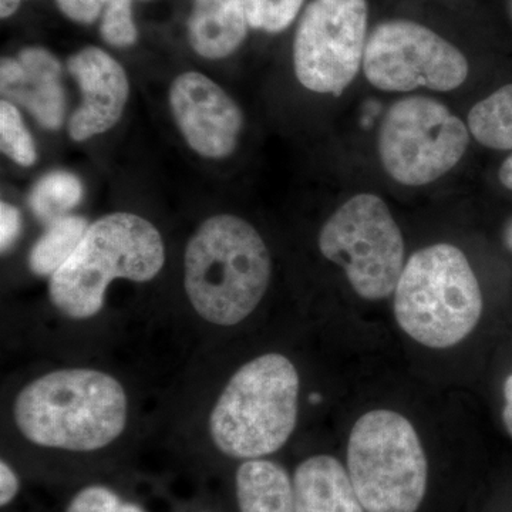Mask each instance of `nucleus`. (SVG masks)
<instances>
[{"label": "nucleus", "instance_id": "nucleus-1", "mask_svg": "<svg viewBox=\"0 0 512 512\" xmlns=\"http://www.w3.org/2000/svg\"><path fill=\"white\" fill-rule=\"evenodd\" d=\"M13 419L35 446L92 453L110 446L126 429L127 393L116 377L101 370H53L20 390Z\"/></svg>", "mask_w": 512, "mask_h": 512}, {"label": "nucleus", "instance_id": "nucleus-2", "mask_svg": "<svg viewBox=\"0 0 512 512\" xmlns=\"http://www.w3.org/2000/svg\"><path fill=\"white\" fill-rule=\"evenodd\" d=\"M271 255L264 239L237 215L208 218L184 255V288L205 322L231 328L258 308L271 282Z\"/></svg>", "mask_w": 512, "mask_h": 512}, {"label": "nucleus", "instance_id": "nucleus-3", "mask_svg": "<svg viewBox=\"0 0 512 512\" xmlns=\"http://www.w3.org/2000/svg\"><path fill=\"white\" fill-rule=\"evenodd\" d=\"M164 262L163 237L150 221L130 212L104 215L89 225L76 251L50 276L49 298L67 318L90 319L103 309L114 279L151 281Z\"/></svg>", "mask_w": 512, "mask_h": 512}, {"label": "nucleus", "instance_id": "nucleus-4", "mask_svg": "<svg viewBox=\"0 0 512 512\" xmlns=\"http://www.w3.org/2000/svg\"><path fill=\"white\" fill-rule=\"evenodd\" d=\"M299 389L298 370L281 353H266L239 367L211 412L214 446L237 460L281 450L298 421Z\"/></svg>", "mask_w": 512, "mask_h": 512}, {"label": "nucleus", "instance_id": "nucleus-5", "mask_svg": "<svg viewBox=\"0 0 512 512\" xmlns=\"http://www.w3.org/2000/svg\"><path fill=\"white\" fill-rule=\"evenodd\" d=\"M484 301L460 248L436 244L410 256L394 291V315L406 335L430 349H448L476 329Z\"/></svg>", "mask_w": 512, "mask_h": 512}, {"label": "nucleus", "instance_id": "nucleus-6", "mask_svg": "<svg viewBox=\"0 0 512 512\" xmlns=\"http://www.w3.org/2000/svg\"><path fill=\"white\" fill-rule=\"evenodd\" d=\"M348 473L366 512H416L427 490L419 434L392 410L363 414L350 431Z\"/></svg>", "mask_w": 512, "mask_h": 512}, {"label": "nucleus", "instance_id": "nucleus-7", "mask_svg": "<svg viewBox=\"0 0 512 512\" xmlns=\"http://www.w3.org/2000/svg\"><path fill=\"white\" fill-rule=\"evenodd\" d=\"M319 249L342 266L360 298L382 301L396 291L404 265V239L386 202L363 192L350 198L323 225Z\"/></svg>", "mask_w": 512, "mask_h": 512}, {"label": "nucleus", "instance_id": "nucleus-8", "mask_svg": "<svg viewBox=\"0 0 512 512\" xmlns=\"http://www.w3.org/2000/svg\"><path fill=\"white\" fill-rule=\"evenodd\" d=\"M470 130L448 107L429 97H407L387 111L379 156L399 184L420 187L453 170L466 154Z\"/></svg>", "mask_w": 512, "mask_h": 512}, {"label": "nucleus", "instance_id": "nucleus-9", "mask_svg": "<svg viewBox=\"0 0 512 512\" xmlns=\"http://www.w3.org/2000/svg\"><path fill=\"white\" fill-rule=\"evenodd\" d=\"M367 0H312L293 39V69L311 92L340 96L363 64Z\"/></svg>", "mask_w": 512, "mask_h": 512}, {"label": "nucleus", "instance_id": "nucleus-10", "mask_svg": "<svg viewBox=\"0 0 512 512\" xmlns=\"http://www.w3.org/2000/svg\"><path fill=\"white\" fill-rule=\"evenodd\" d=\"M362 66L367 82L382 92H450L470 70L453 43L412 20L379 23L367 37Z\"/></svg>", "mask_w": 512, "mask_h": 512}, {"label": "nucleus", "instance_id": "nucleus-11", "mask_svg": "<svg viewBox=\"0 0 512 512\" xmlns=\"http://www.w3.org/2000/svg\"><path fill=\"white\" fill-rule=\"evenodd\" d=\"M168 100L178 130L191 150L212 160L234 153L244 116L214 80L198 72L180 74L171 83Z\"/></svg>", "mask_w": 512, "mask_h": 512}, {"label": "nucleus", "instance_id": "nucleus-12", "mask_svg": "<svg viewBox=\"0 0 512 512\" xmlns=\"http://www.w3.org/2000/svg\"><path fill=\"white\" fill-rule=\"evenodd\" d=\"M82 93V103L69 120L74 141H86L116 126L126 109L130 83L126 70L100 47H84L67 60Z\"/></svg>", "mask_w": 512, "mask_h": 512}, {"label": "nucleus", "instance_id": "nucleus-13", "mask_svg": "<svg viewBox=\"0 0 512 512\" xmlns=\"http://www.w3.org/2000/svg\"><path fill=\"white\" fill-rule=\"evenodd\" d=\"M0 93L2 100L23 107L47 130L62 127L66 113L62 64L49 50L26 47L16 57H3Z\"/></svg>", "mask_w": 512, "mask_h": 512}, {"label": "nucleus", "instance_id": "nucleus-14", "mask_svg": "<svg viewBox=\"0 0 512 512\" xmlns=\"http://www.w3.org/2000/svg\"><path fill=\"white\" fill-rule=\"evenodd\" d=\"M295 512H366L348 470L335 457L306 458L293 474Z\"/></svg>", "mask_w": 512, "mask_h": 512}, {"label": "nucleus", "instance_id": "nucleus-15", "mask_svg": "<svg viewBox=\"0 0 512 512\" xmlns=\"http://www.w3.org/2000/svg\"><path fill=\"white\" fill-rule=\"evenodd\" d=\"M248 28L239 0H194L188 18V42L204 59H225L247 39Z\"/></svg>", "mask_w": 512, "mask_h": 512}, {"label": "nucleus", "instance_id": "nucleus-16", "mask_svg": "<svg viewBox=\"0 0 512 512\" xmlns=\"http://www.w3.org/2000/svg\"><path fill=\"white\" fill-rule=\"evenodd\" d=\"M239 512H295L293 478L266 458L244 460L235 473Z\"/></svg>", "mask_w": 512, "mask_h": 512}, {"label": "nucleus", "instance_id": "nucleus-17", "mask_svg": "<svg viewBox=\"0 0 512 512\" xmlns=\"http://www.w3.org/2000/svg\"><path fill=\"white\" fill-rule=\"evenodd\" d=\"M89 224L82 217L66 215L49 225L29 255L33 274L52 276L76 251L86 234Z\"/></svg>", "mask_w": 512, "mask_h": 512}, {"label": "nucleus", "instance_id": "nucleus-18", "mask_svg": "<svg viewBox=\"0 0 512 512\" xmlns=\"http://www.w3.org/2000/svg\"><path fill=\"white\" fill-rule=\"evenodd\" d=\"M468 130L493 150H512V84L480 101L468 114Z\"/></svg>", "mask_w": 512, "mask_h": 512}, {"label": "nucleus", "instance_id": "nucleus-19", "mask_svg": "<svg viewBox=\"0 0 512 512\" xmlns=\"http://www.w3.org/2000/svg\"><path fill=\"white\" fill-rule=\"evenodd\" d=\"M83 198V184L67 171H52L37 181L29 195V205L40 221L52 224L76 207Z\"/></svg>", "mask_w": 512, "mask_h": 512}, {"label": "nucleus", "instance_id": "nucleus-20", "mask_svg": "<svg viewBox=\"0 0 512 512\" xmlns=\"http://www.w3.org/2000/svg\"><path fill=\"white\" fill-rule=\"evenodd\" d=\"M0 147L5 156L22 167H30L36 163L35 141L30 136L18 107L8 100L0 103Z\"/></svg>", "mask_w": 512, "mask_h": 512}, {"label": "nucleus", "instance_id": "nucleus-21", "mask_svg": "<svg viewBox=\"0 0 512 512\" xmlns=\"http://www.w3.org/2000/svg\"><path fill=\"white\" fill-rule=\"evenodd\" d=\"M249 28L279 33L298 18L305 0H239Z\"/></svg>", "mask_w": 512, "mask_h": 512}, {"label": "nucleus", "instance_id": "nucleus-22", "mask_svg": "<svg viewBox=\"0 0 512 512\" xmlns=\"http://www.w3.org/2000/svg\"><path fill=\"white\" fill-rule=\"evenodd\" d=\"M100 35L114 47H128L137 42L131 0H111L101 15Z\"/></svg>", "mask_w": 512, "mask_h": 512}, {"label": "nucleus", "instance_id": "nucleus-23", "mask_svg": "<svg viewBox=\"0 0 512 512\" xmlns=\"http://www.w3.org/2000/svg\"><path fill=\"white\" fill-rule=\"evenodd\" d=\"M64 512H146L140 505L121 498L106 485L83 487L73 495Z\"/></svg>", "mask_w": 512, "mask_h": 512}, {"label": "nucleus", "instance_id": "nucleus-24", "mask_svg": "<svg viewBox=\"0 0 512 512\" xmlns=\"http://www.w3.org/2000/svg\"><path fill=\"white\" fill-rule=\"evenodd\" d=\"M111 0H56L63 15L73 22L90 25L96 22Z\"/></svg>", "mask_w": 512, "mask_h": 512}, {"label": "nucleus", "instance_id": "nucleus-25", "mask_svg": "<svg viewBox=\"0 0 512 512\" xmlns=\"http://www.w3.org/2000/svg\"><path fill=\"white\" fill-rule=\"evenodd\" d=\"M22 228V218L18 208L9 202L0 204V248L2 252L9 251L15 244Z\"/></svg>", "mask_w": 512, "mask_h": 512}, {"label": "nucleus", "instance_id": "nucleus-26", "mask_svg": "<svg viewBox=\"0 0 512 512\" xmlns=\"http://www.w3.org/2000/svg\"><path fill=\"white\" fill-rule=\"evenodd\" d=\"M20 491V480L16 471L8 461H0V505L8 507L18 497Z\"/></svg>", "mask_w": 512, "mask_h": 512}, {"label": "nucleus", "instance_id": "nucleus-27", "mask_svg": "<svg viewBox=\"0 0 512 512\" xmlns=\"http://www.w3.org/2000/svg\"><path fill=\"white\" fill-rule=\"evenodd\" d=\"M503 420L505 429L512 437V373L505 379L504 383V410Z\"/></svg>", "mask_w": 512, "mask_h": 512}, {"label": "nucleus", "instance_id": "nucleus-28", "mask_svg": "<svg viewBox=\"0 0 512 512\" xmlns=\"http://www.w3.org/2000/svg\"><path fill=\"white\" fill-rule=\"evenodd\" d=\"M498 178H500L501 184H503L505 188L512 191V156L507 158L503 165H501Z\"/></svg>", "mask_w": 512, "mask_h": 512}, {"label": "nucleus", "instance_id": "nucleus-29", "mask_svg": "<svg viewBox=\"0 0 512 512\" xmlns=\"http://www.w3.org/2000/svg\"><path fill=\"white\" fill-rule=\"evenodd\" d=\"M23 0H0V18L8 19L15 15Z\"/></svg>", "mask_w": 512, "mask_h": 512}, {"label": "nucleus", "instance_id": "nucleus-30", "mask_svg": "<svg viewBox=\"0 0 512 512\" xmlns=\"http://www.w3.org/2000/svg\"><path fill=\"white\" fill-rule=\"evenodd\" d=\"M504 242L508 249L512 251V221L507 225L504 231Z\"/></svg>", "mask_w": 512, "mask_h": 512}, {"label": "nucleus", "instance_id": "nucleus-31", "mask_svg": "<svg viewBox=\"0 0 512 512\" xmlns=\"http://www.w3.org/2000/svg\"><path fill=\"white\" fill-rule=\"evenodd\" d=\"M204 512H207V511H204Z\"/></svg>", "mask_w": 512, "mask_h": 512}]
</instances>
